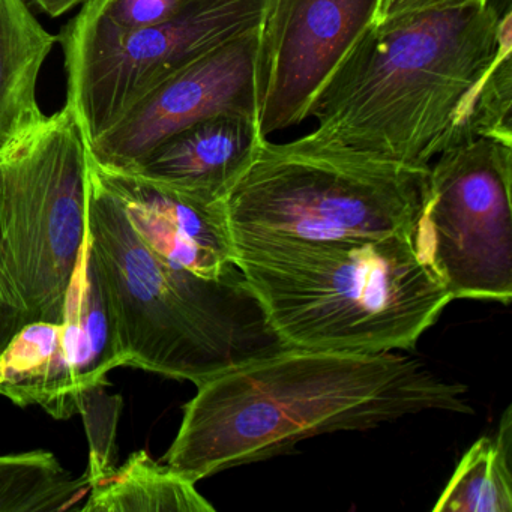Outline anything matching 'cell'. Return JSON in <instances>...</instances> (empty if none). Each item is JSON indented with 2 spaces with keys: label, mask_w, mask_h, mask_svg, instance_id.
<instances>
[{
  "label": "cell",
  "mask_w": 512,
  "mask_h": 512,
  "mask_svg": "<svg viewBox=\"0 0 512 512\" xmlns=\"http://www.w3.org/2000/svg\"><path fill=\"white\" fill-rule=\"evenodd\" d=\"M424 412L472 413L466 386L395 352L287 349L197 386L163 461L197 484L310 437Z\"/></svg>",
  "instance_id": "obj_1"
},
{
  "label": "cell",
  "mask_w": 512,
  "mask_h": 512,
  "mask_svg": "<svg viewBox=\"0 0 512 512\" xmlns=\"http://www.w3.org/2000/svg\"><path fill=\"white\" fill-rule=\"evenodd\" d=\"M511 29L509 4L491 0L373 23L311 103L310 136L430 169L472 140L473 101Z\"/></svg>",
  "instance_id": "obj_2"
},
{
  "label": "cell",
  "mask_w": 512,
  "mask_h": 512,
  "mask_svg": "<svg viewBox=\"0 0 512 512\" xmlns=\"http://www.w3.org/2000/svg\"><path fill=\"white\" fill-rule=\"evenodd\" d=\"M86 232L115 317L124 367L199 386L292 349L272 328L241 269L211 280L161 259L89 163Z\"/></svg>",
  "instance_id": "obj_3"
},
{
  "label": "cell",
  "mask_w": 512,
  "mask_h": 512,
  "mask_svg": "<svg viewBox=\"0 0 512 512\" xmlns=\"http://www.w3.org/2000/svg\"><path fill=\"white\" fill-rule=\"evenodd\" d=\"M235 251V265L292 349L413 350L454 301L422 259L415 233Z\"/></svg>",
  "instance_id": "obj_4"
},
{
  "label": "cell",
  "mask_w": 512,
  "mask_h": 512,
  "mask_svg": "<svg viewBox=\"0 0 512 512\" xmlns=\"http://www.w3.org/2000/svg\"><path fill=\"white\" fill-rule=\"evenodd\" d=\"M428 169L338 148L310 134L263 140L224 200L236 248L374 241L415 233ZM236 253V251H235Z\"/></svg>",
  "instance_id": "obj_5"
},
{
  "label": "cell",
  "mask_w": 512,
  "mask_h": 512,
  "mask_svg": "<svg viewBox=\"0 0 512 512\" xmlns=\"http://www.w3.org/2000/svg\"><path fill=\"white\" fill-rule=\"evenodd\" d=\"M88 157L67 104L0 154L5 238L26 325L64 322L86 242Z\"/></svg>",
  "instance_id": "obj_6"
},
{
  "label": "cell",
  "mask_w": 512,
  "mask_h": 512,
  "mask_svg": "<svg viewBox=\"0 0 512 512\" xmlns=\"http://www.w3.org/2000/svg\"><path fill=\"white\" fill-rule=\"evenodd\" d=\"M512 143L476 137L430 164L419 253L452 299H512Z\"/></svg>",
  "instance_id": "obj_7"
},
{
  "label": "cell",
  "mask_w": 512,
  "mask_h": 512,
  "mask_svg": "<svg viewBox=\"0 0 512 512\" xmlns=\"http://www.w3.org/2000/svg\"><path fill=\"white\" fill-rule=\"evenodd\" d=\"M268 0H202L175 19L64 53L67 106L92 143L149 92L227 41L260 28Z\"/></svg>",
  "instance_id": "obj_8"
},
{
  "label": "cell",
  "mask_w": 512,
  "mask_h": 512,
  "mask_svg": "<svg viewBox=\"0 0 512 512\" xmlns=\"http://www.w3.org/2000/svg\"><path fill=\"white\" fill-rule=\"evenodd\" d=\"M380 0H268L257 53L265 139L298 127L329 77L376 22Z\"/></svg>",
  "instance_id": "obj_9"
},
{
  "label": "cell",
  "mask_w": 512,
  "mask_h": 512,
  "mask_svg": "<svg viewBox=\"0 0 512 512\" xmlns=\"http://www.w3.org/2000/svg\"><path fill=\"white\" fill-rule=\"evenodd\" d=\"M259 32L257 28L227 41L149 92L89 143L92 160L110 169H133L164 140L203 119H257Z\"/></svg>",
  "instance_id": "obj_10"
},
{
  "label": "cell",
  "mask_w": 512,
  "mask_h": 512,
  "mask_svg": "<svg viewBox=\"0 0 512 512\" xmlns=\"http://www.w3.org/2000/svg\"><path fill=\"white\" fill-rule=\"evenodd\" d=\"M88 163L161 259L211 280L238 268L224 202H205L134 170L100 166L91 155Z\"/></svg>",
  "instance_id": "obj_11"
},
{
  "label": "cell",
  "mask_w": 512,
  "mask_h": 512,
  "mask_svg": "<svg viewBox=\"0 0 512 512\" xmlns=\"http://www.w3.org/2000/svg\"><path fill=\"white\" fill-rule=\"evenodd\" d=\"M263 140L251 116H212L173 134L128 170L205 202H224Z\"/></svg>",
  "instance_id": "obj_12"
},
{
  "label": "cell",
  "mask_w": 512,
  "mask_h": 512,
  "mask_svg": "<svg viewBox=\"0 0 512 512\" xmlns=\"http://www.w3.org/2000/svg\"><path fill=\"white\" fill-rule=\"evenodd\" d=\"M0 395L55 419L79 413L80 392L64 322L23 326L0 353Z\"/></svg>",
  "instance_id": "obj_13"
},
{
  "label": "cell",
  "mask_w": 512,
  "mask_h": 512,
  "mask_svg": "<svg viewBox=\"0 0 512 512\" xmlns=\"http://www.w3.org/2000/svg\"><path fill=\"white\" fill-rule=\"evenodd\" d=\"M56 41L26 0H0V154L46 118L38 79Z\"/></svg>",
  "instance_id": "obj_14"
},
{
  "label": "cell",
  "mask_w": 512,
  "mask_h": 512,
  "mask_svg": "<svg viewBox=\"0 0 512 512\" xmlns=\"http://www.w3.org/2000/svg\"><path fill=\"white\" fill-rule=\"evenodd\" d=\"M64 326L82 395L89 389L106 385L107 374L124 367L115 317L89 245L88 232L68 292Z\"/></svg>",
  "instance_id": "obj_15"
},
{
  "label": "cell",
  "mask_w": 512,
  "mask_h": 512,
  "mask_svg": "<svg viewBox=\"0 0 512 512\" xmlns=\"http://www.w3.org/2000/svg\"><path fill=\"white\" fill-rule=\"evenodd\" d=\"M83 512H214L196 482L137 451L92 485Z\"/></svg>",
  "instance_id": "obj_16"
},
{
  "label": "cell",
  "mask_w": 512,
  "mask_h": 512,
  "mask_svg": "<svg viewBox=\"0 0 512 512\" xmlns=\"http://www.w3.org/2000/svg\"><path fill=\"white\" fill-rule=\"evenodd\" d=\"M512 407H506L493 436L476 440L461 457L434 512L512 511Z\"/></svg>",
  "instance_id": "obj_17"
},
{
  "label": "cell",
  "mask_w": 512,
  "mask_h": 512,
  "mask_svg": "<svg viewBox=\"0 0 512 512\" xmlns=\"http://www.w3.org/2000/svg\"><path fill=\"white\" fill-rule=\"evenodd\" d=\"M91 491L88 472L74 478L49 451L0 455V512H56Z\"/></svg>",
  "instance_id": "obj_18"
},
{
  "label": "cell",
  "mask_w": 512,
  "mask_h": 512,
  "mask_svg": "<svg viewBox=\"0 0 512 512\" xmlns=\"http://www.w3.org/2000/svg\"><path fill=\"white\" fill-rule=\"evenodd\" d=\"M202 0H86L62 32L64 53L82 52L181 16Z\"/></svg>",
  "instance_id": "obj_19"
},
{
  "label": "cell",
  "mask_w": 512,
  "mask_h": 512,
  "mask_svg": "<svg viewBox=\"0 0 512 512\" xmlns=\"http://www.w3.org/2000/svg\"><path fill=\"white\" fill-rule=\"evenodd\" d=\"M512 40L506 41L485 74L469 118L470 139L493 137L512 143Z\"/></svg>",
  "instance_id": "obj_20"
},
{
  "label": "cell",
  "mask_w": 512,
  "mask_h": 512,
  "mask_svg": "<svg viewBox=\"0 0 512 512\" xmlns=\"http://www.w3.org/2000/svg\"><path fill=\"white\" fill-rule=\"evenodd\" d=\"M104 386L83 392L79 413L83 415L88 431L89 455L88 475L92 485L103 481L115 469L116 424L121 412L119 395H107Z\"/></svg>",
  "instance_id": "obj_21"
},
{
  "label": "cell",
  "mask_w": 512,
  "mask_h": 512,
  "mask_svg": "<svg viewBox=\"0 0 512 512\" xmlns=\"http://www.w3.org/2000/svg\"><path fill=\"white\" fill-rule=\"evenodd\" d=\"M26 325L25 307L17 289L11 268L7 238H5L2 184H0V353L13 340L14 335Z\"/></svg>",
  "instance_id": "obj_22"
},
{
  "label": "cell",
  "mask_w": 512,
  "mask_h": 512,
  "mask_svg": "<svg viewBox=\"0 0 512 512\" xmlns=\"http://www.w3.org/2000/svg\"><path fill=\"white\" fill-rule=\"evenodd\" d=\"M485 2V0H380L376 22H386L406 14L422 11L442 10V8L461 7V5Z\"/></svg>",
  "instance_id": "obj_23"
},
{
  "label": "cell",
  "mask_w": 512,
  "mask_h": 512,
  "mask_svg": "<svg viewBox=\"0 0 512 512\" xmlns=\"http://www.w3.org/2000/svg\"><path fill=\"white\" fill-rule=\"evenodd\" d=\"M32 2H34L43 13H46L47 16L56 19V17L64 16V14H67L68 11L73 10V8L85 4L86 0H32Z\"/></svg>",
  "instance_id": "obj_24"
}]
</instances>
